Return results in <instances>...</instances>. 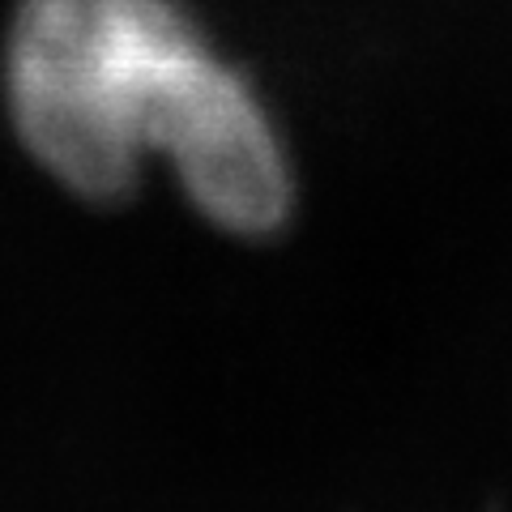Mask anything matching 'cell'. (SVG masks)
Masks as SVG:
<instances>
[{
    "mask_svg": "<svg viewBox=\"0 0 512 512\" xmlns=\"http://www.w3.org/2000/svg\"><path fill=\"white\" fill-rule=\"evenodd\" d=\"M205 35L180 0H18L5 43L26 154L90 205H120Z\"/></svg>",
    "mask_w": 512,
    "mask_h": 512,
    "instance_id": "6da1fadb",
    "label": "cell"
},
{
    "mask_svg": "<svg viewBox=\"0 0 512 512\" xmlns=\"http://www.w3.org/2000/svg\"><path fill=\"white\" fill-rule=\"evenodd\" d=\"M205 222L235 239H274L295 210V175L261 94L214 47L192 60L158 133Z\"/></svg>",
    "mask_w": 512,
    "mask_h": 512,
    "instance_id": "7a4b0ae2",
    "label": "cell"
}]
</instances>
